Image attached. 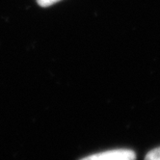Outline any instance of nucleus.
Listing matches in <instances>:
<instances>
[{
  "mask_svg": "<svg viewBox=\"0 0 160 160\" xmlns=\"http://www.w3.org/2000/svg\"><path fill=\"white\" fill-rule=\"evenodd\" d=\"M136 154L128 148H118L86 156L80 160H135Z\"/></svg>",
  "mask_w": 160,
  "mask_h": 160,
  "instance_id": "1",
  "label": "nucleus"
},
{
  "mask_svg": "<svg viewBox=\"0 0 160 160\" xmlns=\"http://www.w3.org/2000/svg\"><path fill=\"white\" fill-rule=\"evenodd\" d=\"M145 160H160V147L148 152L146 155Z\"/></svg>",
  "mask_w": 160,
  "mask_h": 160,
  "instance_id": "2",
  "label": "nucleus"
},
{
  "mask_svg": "<svg viewBox=\"0 0 160 160\" xmlns=\"http://www.w3.org/2000/svg\"><path fill=\"white\" fill-rule=\"evenodd\" d=\"M38 3L42 6V7H48V6H50V5H53L54 3L60 1V0H37Z\"/></svg>",
  "mask_w": 160,
  "mask_h": 160,
  "instance_id": "3",
  "label": "nucleus"
}]
</instances>
